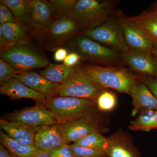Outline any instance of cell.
I'll list each match as a JSON object with an SVG mask.
<instances>
[{"label": "cell", "instance_id": "cell-1", "mask_svg": "<svg viewBox=\"0 0 157 157\" xmlns=\"http://www.w3.org/2000/svg\"><path fill=\"white\" fill-rule=\"evenodd\" d=\"M119 1L77 0L67 17L76 24L80 33L95 28L113 16Z\"/></svg>", "mask_w": 157, "mask_h": 157}, {"label": "cell", "instance_id": "cell-2", "mask_svg": "<svg viewBox=\"0 0 157 157\" xmlns=\"http://www.w3.org/2000/svg\"><path fill=\"white\" fill-rule=\"evenodd\" d=\"M45 105L52 113L59 124L91 115L99 110L95 101L67 96L46 98Z\"/></svg>", "mask_w": 157, "mask_h": 157}, {"label": "cell", "instance_id": "cell-3", "mask_svg": "<svg viewBox=\"0 0 157 157\" xmlns=\"http://www.w3.org/2000/svg\"><path fill=\"white\" fill-rule=\"evenodd\" d=\"M81 68L90 78L102 87L128 95L139 76L121 68L94 65H84Z\"/></svg>", "mask_w": 157, "mask_h": 157}, {"label": "cell", "instance_id": "cell-4", "mask_svg": "<svg viewBox=\"0 0 157 157\" xmlns=\"http://www.w3.org/2000/svg\"><path fill=\"white\" fill-rule=\"evenodd\" d=\"M69 47L72 52L80 56L81 60L108 66L117 65L122 62L120 54L117 51L82 35L70 39Z\"/></svg>", "mask_w": 157, "mask_h": 157}, {"label": "cell", "instance_id": "cell-5", "mask_svg": "<svg viewBox=\"0 0 157 157\" xmlns=\"http://www.w3.org/2000/svg\"><path fill=\"white\" fill-rule=\"evenodd\" d=\"M0 57L19 72L46 67L49 61L35 50L29 42L10 45L0 51Z\"/></svg>", "mask_w": 157, "mask_h": 157}, {"label": "cell", "instance_id": "cell-6", "mask_svg": "<svg viewBox=\"0 0 157 157\" xmlns=\"http://www.w3.org/2000/svg\"><path fill=\"white\" fill-rule=\"evenodd\" d=\"M80 33L76 24L69 17H55L45 29L36 35L46 48L56 51Z\"/></svg>", "mask_w": 157, "mask_h": 157}, {"label": "cell", "instance_id": "cell-7", "mask_svg": "<svg viewBox=\"0 0 157 157\" xmlns=\"http://www.w3.org/2000/svg\"><path fill=\"white\" fill-rule=\"evenodd\" d=\"M81 33L118 52L122 53L129 51L124 39L120 18L112 16L101 25Z\"/></svg>", "mask_w": 157, "mask_h": 157}, {"label": "cell", "instance_id": "cell-8", "mask_svg": "<svg viewBox=\"0 0 157 157\" xmlns=\"http://www.w3.org/2000/svg\"><path fill=\"white\" fill-rule=\"evenodd\" d=\"M105 90L90 78L81 68L60 84L59 96L83 98L96 102L99 95Z\"/></svg>", "mask_w": 157, "mask_h": 157}, {"label": "cell", "instance_id": "cell-9", "mask_svg": "<svg viewBox=\"0 0 157 157\" xmlns=\"http://www.w3.org/2000/svg\"><path fill=\"white\" fill-rule=\"evenodd\" d=\"M67 143H73L94 133L108 131L107 121L98 115V112L63 124H60Z\"/></svg>", "mask_w": 157, "mask_h": 157}, {"label": "cell", "instance_id": "cell-10", "mask_svg": "<svg viewBox=\"0 0 157 157\" xmlns=\"http://www.w3.org/2000/svg\"><path fill=\"white\" fill-rule=\"evenodd\" d=\"M6 119L21 122L34 128L58 123L52 113L46 108L45 104L39 103L34 107L10 114Z\"/></svg>", "mask_w": 157, "mask_h": 157}, {"label": "cell", "instance_id": "cell-11", "mask_svg": "<svg viewBox=\"0 0 157 157\" xmlns=\"http://www.w3.org/2000/svg\"><path fill=\"white\" fill-rule=\"evenodd\" d=\"M120 55L122 62L140 76L157 78V58L151 52L128 51Z\"/></svg>", "mask_w": 157, "mask_h": 157}, {"label": "cell", "instance_id": "cell-12", "mask_svg": "<svg viewBox=\"0 0 157 157\" xmlns=\"http://www.w3.org/2000/svg\"><path fill=\"white\" fill-rule=\"evenodd\" d=\"M124 39L129 51L151 52L152 40L136 24L127 17H120Z\"/></svg>", "mask_w": 157, "mask_h": 157}, {"label": "cell", "instance_id": "cell-13", "mask_svg": "<svg viewBox=\"0 0 157 157\" xmlns=\"http://www.w3.org/2000/svg\"><path fill=\"white\" fill-rule=\"evenodd\" d=\"M107 138L105 151L108 157H141L128 132L119 129Z\"/></svg>", "mask_w": 157, "mask_h": 157}, {"label": "cell", "instance_id": "cell-14", "mask_svg": "<svg viewBox=\"0 0 157 157\" xmlns=\"http://www.w3.org/2000/svg\"><path fill=\"white\" fill-rule=\"evenodd\" d=\"M28 10L29 29L36 35L55 17L48 1L29 0Z\"/></svg>", "mask_w": 157, "mask_h": 157}, {"label": "cell", "instance_id": "cell-15", "mask_svg": "<svg viewBox=\"0 0 157 157\" xmlns=\"http://www.w3.org/2000/svg\"><path fill=\"white\" fill-rule=\"evenodd\" d=\"M35 146L37 150L48 151L67 144L60 124L35 128Z\"/></svg>", "mask_w": 157, "mask_h": 157}, {"label": "cell", "instance_id": "cell-16", "mask_svg": "<svg viewBox=\"0 0 157 157\" xmlns=\"http://www.w3.org/2000/svg\"><path fill=\"white\" fill-rule=\"evenodd\" d=\"M32 89L43 94L46 98L59 96L60 84L52 82L35 72H20L16 78Z\"/></svg>", "mask_w": 157, "mask_h": 157}, {"label": "cell", "instance_id": "cell-17", "mask_svg": "<svg viewBox=\"0 0 157 157\" xmlns=\"http://www.w3.org/2000/svg\"><path fill=\"white\" fill-rule=\"evenodd\" d=\"M132 98V117L148 109L157 110V99L144 83L138 80L132 86L129 95Z\"/></svg>", "mask_w": 157, "mask_h": 157}, {"label": "cell", "instance_id": "cell-18", "mask_svg": "<svg viewBox=\"0 0 157 157\" xmlns=\"http://www.w3.org/2000/svg\"><path fill=\"white\" fill-rule=\"evenodd\" d=\"M0 93L8 96L12 100L28 98L45 104L46 97L44 94L32 89L23 84L16 78H13L1 85Z\"/></svg>", "mask_w": 157, "mask_h": 157}, {"label": "cell", "instance_id": "cell-19", "mask_svg": "<svg viewBox=\"0 0 157 157\" xmlns=\"http://www.w3.org/2000/svg\"><path fill=\"white\" fill-rule=\"evenodd\" d=\"M0 128L8 136L24 144L35 146L36 130L35 128L18 121L1 119Z\"/></svg>", "mask_w": 157, "mask_h": 157}, {"label": "cell", "instance_id": "cell-20", "mask_svg": "<svg viewBox=\"0 0 157 157\" xmlns=\"http://www.w3.org/2000/svg\"><path fill=\"white\" fill-rule=\"evenodd\" d=\"M127 17L151 40H157V11L149 9L138 15Z\"/></svg>", "mask_w": 157, "mask_h": 157}, {"label": "cell", "instance_id": "cell-21", "mask_svg": "<svg viewBox=\"0 0 157 157\" xmlns=\"http://www.w3.org/2000/svg\"><path fill=\"white\" fill-rule=\"evenodd\" d=\"M79 64L76 67H69L64 64H49L39 74L46 79L54 83L62 84L70 76L80 70Z\"/></svg>", "mask_w": 157, "mask_h": 157}, {"label": "cell", "instance_id": "cell-22", "mask_svg": "<svg viewBox=\"0 0 157 157\" xmlns=\"http://www.w3.org/2000/svg\"><path fill=\"white\" fill-rule=\"evenodd\" d=\"M0 141L10 153L11 157H34L37 149L11 138L5 132H0Z\"/></svg>", "mask_w": 157, "mask_h": 157}, {"label": "cell", "instance_id": "cell-23", "mask_svg": "<svg viewBox=\"0 0 157 157\" xmlns=\"http://www.w3.org/2000/svg\"><path fill=\"white\" fill-rule=\"evenodd\" d=\"M132 131L149 132L157 130V110L148 109L140 113L128 126Z\"/></svg>", "mask_w": 157, "mask_h": 157}, {"label": "cell", "instance_id": "cell-24", "mask_svg": "<svg viewBox=\"0 0 157 157\" xmlns=\"http://www.w3.org/2000/svg\"><path fill=\"white\" fill-rule=\"evenodd\" d=\"M3 33L10 45L29 42V37L27 29L18 23L7 22L0 24Z\"/></svg>", "mask_w": 157, "mask_h": 157}, {"label": "cell", "instance_id": "cell-25", "mask_svg": "<svg viewBox=\"0 0 157 157\" xmlns=\"http://www.w3.org/2000/svg\"><path fill=\"white\" fill-rule=\"evenodd\" d=\"M12 11L17 22L29 29V0H2Z\"/></svg>", "mask_w": 157, "mask_h": 157}, {"label": "cell", "instance_id": "cell-26", "mask_svg": "<svg viewBox=\"0 0 157 157\" xmlns=\"http://www.w3.org/2000/svg\"><path fill=\"white\" fill-rule=\"evenodd\" d=\"M74 143L80 146L105 151L107 147V138L102 133L94 132Z\"/></svg>", "mask_w": 157, "mask_h": 157}, {"label": "cell", "instance_id": "cell-27", "mask_svg": "<svg viewBox=\"0 0 157 157\" xmlns=\"http://www.w3.org/2000/svg\"><path fill=\"white\" fill-rule=\"evenodd\" d=\"M96 106L101 112H110L117 105V98L115 93L106 89L99 95L96 101Z\"/></svg>", "mask_w": 157, "mask_h": 157}, {"label": "cell", "instance_id": "cell-28", "mask_svg": "<svg viewBox=\"0 0 157 157\" xmlns=\"http://www.w3.org/2000/svg\"><path fill=\"white\" fill-rule=\"evenodd\" d=\"M77 0H50L49 5L53 10L55 17L66 16L71 11Z\"/></svg>", "mask_w": 157, "mask_h": 157}, {"label": "cell", "instance_id": "cell-29", "mask_svg": "<svg viewBox=\"0 0 157 157\" xmlns=\"http://www.w3.org/2000/svg\"><path fill=\"white\" fill-rule=\"evenodd\" d=\"M70 148L75 157H103L107 156L106 151L80 146L73 143Z\"/></svg>", "mask_w": 157, "mask_h": 157}, {"label": "cell", "instance_id": "cell-30", "mask_svg": "<svg viewBox=\"0 0 157 157\" xmlns=\"http://www.w3.org/2000/svg\"><path fill=\"white\" fill-rule=\"evenodd\" d=\"M19 71L12 67L6 61L0 59V84H2L6 82L16 78Z\"/></svg>", "mask_w": 157, "mask_h": 157}, {"label": "cell", "instance_id": "cell-31", "mask_svg": "<svg viewBox=\"0 0 157 157\" xmlns=\"http://www.w3.org/2000/svg\"><path fill=\"white\" fill-rule=\"evenodd\" d=\"M7 22L18 23L12 11L2 0H1L0 1V24Z\"/></svg>", "mask_w": 157, "mask_h": 157}, {"label": "cell", "instance_id": "cell-32", "mask_svg": "<svg viewBox=\"0 0 157 157\" xmlns=\"http://www.w3.org/2000/svg\"><path fill=\"white\" fill-rule=\"evenodd\" d=\"M47 151L50 157H75L68 144Z\"/></svg>", "mask_w": 157, "mask_h": 157}, {"label": "cell", "instance_id": "cell-33", "mask_svg": "<svg viewBox=\"0 0 157 157\" xmlns=\"http://www.w3.org/2000/svg\"><path fill=\"white\" fill-rule=\"evenodd\" d=\"M138 80L144 83L157 99V78L139 75Z\"/></svg>", "mask_w": 157, "mask_h": 157}, {"label": "cell", "instance_id": "cell-34", "mask_svg": "<svg viewBox=\"0 0 157 157\" xmlns=\"http://www.w3.org/2000/svg\"><path fill=\"white\" fill-rule=\"evenodd\" d=\"M81 60V57L78 54L74 52H70L65 59L63 64L69 67H76L79 65Z\"/></svg>", "mask_w": 157, "mask_h": 157}, {"label": "cell", "instance_id": "cell-35", "mask_svg": "<svg viewBox=\"0 0 157 157\" xmlns=\"http://www.w3.org/2000/svg\"><path fill=\"white\" fill-rule=\"evenodd\" d=\"M68 55V51L64 48H60L55 51L54 59L57 62L64 61Z\"/></svg>", "mask_w": 157, "mask_h": 157}, {"label": "cell", "instance_id": "cell-36", "mask_svg": "<svg viewBox=\"0 0 157 157\" xmlns=\"http://www.w3.org/2000/svg\"><path fill=\"white\" fill-rule=\"evenodd\" d=\"M10 45H11L3 33L2 26L0 25V50H3Z\"/></svg>", "mask_w": 157, "mask_h": 157}, {"label": "cell", "instance_id": "cell-37", "mask_svg": "<svg viewBox=\"0 0 157 157\" xmlns=\"http://www.w3.org/2000/svg\"><path fill=\"white\" fill-rule=\"evenodd\" d=\"M0 157H11L7 149L2 144H0Z\"/></svg>", "mask_w": 157, "mask_h": 157}, {"label": "cell", "instance_id": "cell-38", "mask_svg": "<svg viewBox=\"0 0 157 157\" xmlns=\"http://www.w3.org/2000/svg\"><path fill=\"white\" fill-rule=\"evenodd\" d=\"M34 157H50V156L47 151L37 150Z\"/></svg>", "mask_w": 157, "mask_h": 157}, {"label": "cell", "instance_id": "cell-39", "mask_svg": "<svg viewBox=\"0 0 157 157\" xmlns=\"http://www.w3.org/2000/svg\"><path fill=\"white\" fill-rule=\"evenodd\" d=\"M152 40V50L151 52L157 58V40Z\"/></svg>", "mask_w": 157, "mask_h": 157}, {"label": "cell", "instance_id": "cell-40", "mask_svg": "<svg viewBox=\"0 0 157 157\" xmlns=\"http://www.w3.org/2000/svg\"><path fill=\"white\" fill-rule=\"evenodd\" d=\"M150 9L157 11V1L153 3V4H152Z\"/></svg>", "mask_w": 157, "mask_h": 157}, {"label": "cell", "instance_id": "cell-41", "mask_svg": "<svg viewBox=\"0 0 157 157\" xmlns=\"http://www.w3.org/2000/svg\"><path fill=\"white\" fill-rule=\"evenodd\" d=\"M108 157L107 156H105V157Z\"/></svg>", "mask_w": 157, "mask_h": 157}]
</instances>
